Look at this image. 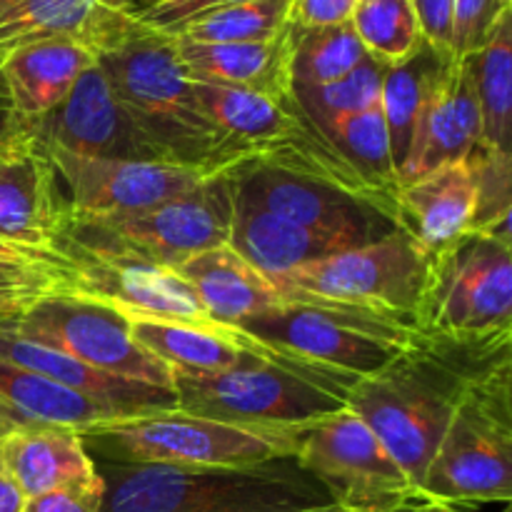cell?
Listing matches in <instances>:
<instances>
[{"mask_svg":"<svg viewBox=\"0 0 512 512\" xmlns=\"http://www.w3.org/2000/svg\"><path fill=\"white\" fill-rule=\"evenodd\" d=\"M103 478L83 480V483L55 488L38 498L25 500V512H100L103 508Z\"/></svg>","mask_w":512,"mask_h":512,"instance_id":"ab89813d","label":"cell"},{"mask_svg":"<svg viewBox=\"0 0 512 512\" xmlns=\"http://www.w3.org/2000/svg\"><path fill=\"white\" fill-rule=\"evenodd\" d=\"M478 185V205L470 233H483L488 238L512 245V153H503L480 140L468 155Z\"/></svg>","mask_w":512,"mask_h":512,"instance_id":"74e56055","label":"cell"},{"mask_svg":"<svg viewBox=\"0 0 512 512\" xmlns=\"http://www.w3.org/2000/svg\"><path fill=\"white\" fill-rule=\"evenodd\" d=\"M313 512H343L340 508H328V510H313Z\"/></svg>","mask_w":512,"mask_h":512,"instance_id":"c3c4849f","label":"cell"},{"mask_svg":"<svg viewBox=\"0 0 512 512\" xmlns=\"http://www.w3.org/2000/svg\"><path fill=\"white\" fill-rule=\"evenodd\" d=\"M133 418L110 405L95 403L35 370L0 360V438L35 425L85 430L105 420Z\"/></svg>","mask_w":512,"mask_h":512,"instance_id":"d4e9b609","label":"cell"},{"mask_svg":"<svg viewBox=\"0 0 512 512\" xmlns=\"http://www.w3.org/2000/svg\"><path fill=\"white\" fill-rule=\"evenodd\" d=\"M453 63L455 58L448 50L423 40L408 58L393 63L385 73L383 90H380V110H383L385 128H388L390 155H393V165L398 170V180L408 163L420 115H423L428 100L433 98L440 80L453 68Z\"/></svg>","mask_w":512,"mask_h":512,"instance_id":"83f0119b","label":"cell"},{"mask_svg":"<svg viewBox=\"0 0 512 512\" xmlns=\"http://www.w3.org/2000/svg\"><path fill=\"white\" fill-rule=\"evenodd\" d=\"M193 90L203 113L220 130L230 153L238 160V168L255 163L323 180L335 188L388 205L395 213V200L383 198L360 180L333 143L295 103L293 90L285 95H268L195 80Z\"/></svg>","mask_w":512,"mask_h":512,"instance_id":"8992f818","label":"cell"},{"mask_svg":"<svg viewBox=\"0 0 512 512\" xmlns=\"http://www.w3.org/2000/svg\"><path fill=\"white\" fill-rule=\"evenodd\" d=\"M238 328L290 358L353 380L383 370L420 338L405 318L303 295H283V303Z\"/></svg>","mask_w":512,"mask_h":512,"instance_id":"9c48e42d","label":"cell"},{"mask_svg":"<svg viewBox=\"0 0 512 512\" xmlns=\"http://www.w3.org/2000/svg\"><path fill=\"white\" fill-rule=\"evenodd\" d=\"M65 218L53 165L38 140L30 135L0 153V243L50 253Z\"/></svg>","mask_w":512,"mask_h":512,"instance_id":"ac0fdd59","label":"cell"},{"mask_svg":"<svg viewBox=\"0 0 512 512\" xmlns=\"http://www.w3.org/2000/svg\"><path fill=\"white\" fill-rule=\"evenodd\" d=\"M295 458L343 512H408L423 503L393 455L348 408L308 425Z\"/></svg>","mask_w":512,"mask_h":512,"instance_id":"7c38bea8","label":"cell"},{"mask_svg":"<svg viewBox=\"0 0 512 512\" xmlns=\"http://www.w3.org/2000/svg\"><path fill=\"white\" fill-rule=\"evenodd\" d=\"M0 360L20 365L25 370L45 375L95 403L110 405L128 415L160 413V410H175V395L170 390L153 388V385L138 383V380L118 378V375L100 373L70 355L55 348L33 343L23 335L13 333L0 325Z\"/></svg>","mask_w":512,"mask_h":512,"instance_id":"44dd1931","label":"cell"},{"mask_svg":"<svg viewBox=\"0 0 512 512\" xmlns=\"http://www.w3.org/2000/svg\"><path fill=\"white\" fill-rule=\"evenodd\" d=\"M100 3L113 10H120V13L130 15V18H143L150 10L163 8V5L173 3V0H100Z\"/></svg>","mask_w":512,"mask_h":512,"instance_id":"bcb514c9","label":"cell"},{"mask_svg":"<svg viewBox=\"0 0 512 512\" xmlns=\"http://www.w3.org/2000/svg\"><path fill=\"white\" fill-rule=\"evenodd\" d=\"M325 138L333 143V148L343 155L345 163L360 175V180L370 190L395 200L400 180L393 165V155H390L388 128H385L380 105L348 115L333 128L325 130Z\"/></svg>","mask_w":512,"mask_h":512,"instance_id":"d6a6232c","label":"cell"},{"mask_svg":"<svg viewBox=\"0 0 512 512\" xmlns=\"http://www.w3.org/2000/svg\"><path fill=\"white\" fill-rule=\"evenodd\" d=\"M173 370L175 410L245 428L305 430L348 408L355 380L265 345L238 368Z\"/></svg>","mask_w":512,"mask_h":512,"instance_id":"277c9868","label":"cell"},{"mask_svg":"<svg viewBox=\"0 0 512 512\" xmlns=\"http://www.w3.org/2000/svg\"><path fill=\"white\" fill-rule=\"evenodd\" d=\"M430 255L418 240L398 228L388 238L340 250L268 280L280 295H303L413 323Z\"/></svg>","mask_w":512,"mask_h":512,"instance_id":"8fae6325","label":"cell"},{"mask_svg":"<svg viewBox=\"0 0 512 512\" xmlns=\"http://www.w3.org/2000/svg\"><path fill=\"white\" fill-rule=\"evenodd\" d=\"M423 28V38L450 53V30H453V0H410ZM453 55V53H450Z\"/></svg>","mask_w":512,"mask_h":512,"instance_id":"7bdbcfd3","label":"cell"},{"mask_svg":"<svg viewBox=\"0 0 512 512\" xmlns=\"http://www.w3.org/2000/svg\"><path fill=\"white\" fill-rule=\"evenodd\" d=\"M510 345L512 340L455 343L420 335L383 370L355 380L345 403L420 493L425 470L463 393L480 375L512 360Z\"/></svg>","mask_w":512,"mask_h":512,"instance_id":"7a4b0ae2","label":"cell"},{"mask_svg":"<svg viewBox=\"0 0 512 512\" xmlns=\"http://www.w3.org/2000/svg\"><path fill=\"white\" fill-rule=\"evenodd\" d=\"M68 258L73 270L75 298L93 300L118 310L128 320H150V323L188 325V328L218 330L225 325L215 323L198 295L178 275V270L155 268V265L105 263L80 253L58 250Z\"/></svg>","mask_w":512,"mask_h":512,"instance_id":"e0dca14e","label":"cell"},{"mask_svg":"<svg viewBox=\"0 0 512 512\" xmlns=\"http://www.w3.org/2000/svg\"><path fill=\"white\" fill-rule=\"evenodd\" d=\"M475 205L478 185L473 165L465 158L400 183L395 193V218L400 230L418 240L428 253H435L470 233Z\"/></svg>","mask_w":512,"mask_h":512,"instance_id":"ffe728a7","label":"cell"},{"mask_svg":"<svg viewBox=\"0 0 512 512\" xmlns=\"http://www.w3.org/2000/svg\"><path fill=\"white\" fill-rule=\"evenodd\" d=\"M290 25V0H238L183 25L173 38L195 43H260Z\"/></svg>","mask_w":512,"mask_h":512,"instance_id":"d590c367","label":"cell"},{"mask_svg":"<svg viewBox=\"0 0 512 512\" xmlns=\"http://www.w3.org/2000/svg\"><path fill=\"white\" fill-rule=\"evenodd\" d=\"M478 90L483 143L512 153V10L498 20L490 38L465 58Z\"/></svg>","mask_w":512,"mask_h":512,"instance_id":"4dcf8cb0","label":"cell"},{"mask_svg":"<svg viewBox=\"0 0 512 512\" xmlns=\"http://www.w3.org/2000/svg\"><path fill=\"white\" fill-rule=\"evenodd\" d=\"M180 63L195 83L228 85L285 95L293 90L290 80V25L278 38L260 43H195L175 38Z\"/></svg>","mask_w":512,"mask_h":512,"instance_id":"cb8c5ba5","label":"cell"},{"mask_svg":"<svg viewBox=\"0 0 512 512\" xmlns=\"http://www.w3.org/2000/svg\"><path fill=\"white\" fill-rule=\"evenodd\" d=\"M360 0H290V25L295 28H333L353 20Z\"/></svg>","mask_w":512,"mask_h":512,"instance_id":"60d3db41","label":"cell"},{"mask_svg":"<svg viewBox=\"0 0 512 512\" xmlns=\"http://www.w3.org/2000/svg\"><path fill=\"white\" fill-rule=\"evenodd\" d=\"M413 323L425 338L512 340V245L465 233L435 250Z\"/></svg>","mask_w":512,"mask_h":512,"instance_id":"30bf717a","label":"cell"},{"mask_svg":"<svg viewBox=\"0 0 512 512\" xmlns=\"http://www.w3.org/2000/svg\"><path fill=\"white\" fill-rule=\"evenodd\" d=\"M480 140H483V120H480L478 90H475L470 63L460 58L440 80L420 115L400 183H408L445 163L465 160Z\"/></svg>","mask_w":512,"mask_h":512,"instance_id":"d6986e66","label":"cell"},{"mask_svg":"<svg viewBox=\"0 0 512 512\" xmlns=\"http://www.w3.org/2000/svg\"><path fill=\"white\" fill-rule=\"evenodd\" d=\"M408 512H460L455 505H445V503H435V500H423L415 508H410Z\"/></svg>","mask_w":512,"mask_h":512,"instance_id":"7dc6e473","label":"cell"},{"mask_svg":"<svg viewBox=\"0 0 512 512\" xmlns=\"http://www.w3.org/2000/svg\"><path fill=\"white\" fill-rule=\"evenodd\" d=\"M30 135L38 143L83 158L163 160L125 113L98 63L80 75L73 90L50 113L30 123Z\"/></svg>","mask_w":512,"mask_h":512,"instance_id":"2e32d148","label":"cell"},{"mask_svg":"<svg viewBox=\"0 0 512 512\" xmlns=\"http://www.w3.org/2000/svg\"><path fill=\"white\" fill-rule=\"evenodd\" d=\"M98 8L100 0H0V53L45 38L85 43Z\"/></svg>","mask_w":512,"mask_h":512,"instance_id":"1f68e13d","label":"cell"},{"mask_svg":"<svg viewBox=\"0 0 512 512\" xmlns=\"http://www.w3.org/2000/svg\"><path fill=\"white\" fill-rule=\"evenodd\" d=\"M25 138H30V128L20 118L13 105V98H10V90L3 73V53H0V153L15 148Z\"/></svg>","mask_w":512,"mask_h":512,"instance_id":"ee69618b","label":"cell"},{"mask_svg":"<svg viewBox=\"0 0 512 512\" xmlns=\"http://www.w3.org/2000/svg\"><path fill=\"white\" fill-rule=\"evenodd\" d=\"M503 512H512V508H510V505H505V508H503Z\"/></svg>","mask_w":512,"mask_h":512,"instance_id":"681fc988","label":"cell"},{"mask_svg":"<svg viewBox=\"0 0 512 512\" xmlns=\"http://www.w3.org/2000/svg\"><path fill=\"white\" fill-rule=\"evenodd\" d=\"M103 478L100 512H313L333 495L295 455L245 468L95 463Z\"/></svg>","mask_w":512,"mask_h":512,"instance_id":"3957f363","label":"cell"},{"mask_svg":"<svg viewBox=\"0 0 512 512\" xmlns=\"http://www.w3.org/2000/svg\"><path fill=\"white\" fill-rule=\"evenodd\" d=\"M423 500L510 503L512 500V360L468 385L433 460Z\"/></svg>","mask_w":512,"mask_h":512,"instance_id":"ba28073f","label":"cell"},{"mask_svg":"<svg viewBox=\"0 0 512 512\" xmlns=\"http://www.w3.org/2000/svg\"><path fill=\"white\" fill-rule=\"evenodd\" d=\"M85 45L160 158L205 175L238 168L225 138L195 98L173 35L100 3Z\"/></svg>","mask_w":512,"mask_h":512,"instance_id":"6da1fadb","label":"cell"},{"mask_svg":"<svg viewBox=\"0 0 512 512\" xmlns=\"http://www.w3.org/2000/svg\"><path fill=\"white\" fill-rule=\"evenodd\" d=\"M368 50L353 25L295 28L290 25V80L293 85H328L348 75Z\"/></svg>","mask_w":512,"mask_h":512,"instance_id":"836d02e7","label":"cell"},{"mask_svg":"<svg viewBox=\"0 0 512 512\" xmlns=\"http://www.w3.org/2000/svg\"><path fill=\"white\" fill-rule=\"evenodd\" d=\"M93 63L88 45L75 38L33 40L3 53L5 83L28 128L50 113Z\"/></svg>","mask_w":512,"mask_h":512,"instance_id":"7402d4cb","label":"cell"},{"mask_svg":"<svg viewBox=\"0 0 512 512\" xmlns=\"http://www.w3.org/2000/svg\"><path fill=\"white\" fill-rule=\"evenodd\" d=\"M0 512H25V495L0 463Z\"/></svg>","mask_w":512,"mask_h":512,"instance_id":"f6af8a7d","label":"cell"},{"mask_svg":"<svg viewBox=\"0 0 512 512\" xmlns=\"http://www.w3.org/2000/svg\"><path fill=\"white\" fill-rule=\"evenodd\" d=\"M235 218L233 170L205 178L173 200L108 218H65L55 250L105 263L180 268L205 250L230 243Z\"/></svg>","mask_w":512,"mask_h":512,"instance_id":"5b68a950","label":"cell"},{"mask_svg":"<svg viewBox=\"0 0 512 512\" xmlns=\"http://www.w3.org/2000/svg\"><path fill=\"white\" fill-rule=\"evenodd\" d=\"M175 270L198 295L205 313L220 325L238 328L245 320L283 303L278 288L230 245L193 255Z\"/></svg>","mask_w":512,"mask_h":512,"instance_id":"484cf974","label":"cell"},{"mask_svg":"<svg viewBox=\"0 0 512 512\" xmlns=\"http://www.w3.org/2000/svg\"><path fill=\"white\" fill-rule=\"evenodd\" d=\"M130 333L135 343L143 345L148 353L163 360L170 368L200 370V373H218V370L238 368L253 353L265 348V343L240 328L205 330L188 325L150 323V320H130Z\"/></svg>","mask_w":512,"mask_h":512,"instance_id":"f1b7e54d","label":"cell"},{"mask_svg":"<svg viewBox=\"0 0 512 512\" xmlns=\"http://www.w3.org/2000/svg\"><path fill=\"white\" fill-rule=\"evenodd\" d=\"M303 430L245 428L180 410L105 420L80 430L95 463L245 468L295 455Z\"/></svg>","mask_w":512,"mask_h":512,"instance_id":"52a82bcc","label":"cell"},{"mask_svg":"<svg viewBox=\"0 0 512 512\" xmlns=\"http://www.w3.org/2000/svg\"><path fill=\"white\" fill-rule=\"evenodd\" d=\"M0 463L25 500L98 475L80 430L63 425H35L3 435Z\"/></svg>","mask_w":512,"mask_h":512,"instance_id":"603a6c76","label":"cell"},{"mask_svg":"<svg viewBox=\"0 0 512 512\" xmlns=\"http://www.w3.org/2000/svg\"><path fill=\"white\" fill-rule=\"evenodd\" d=\"M38 145L53 165L68 218L138 213L178 198L210 178L203 170L165 160L83 158L55 145Z\"/></svg>","mask_w":512,"mask_h":512,"instance_id":"9a60e30c","label":"cell"},{"mask_svg":"<svg viewBox=\"0 0 512 512\" xmlns=\"http://www.w3.org/2000/svg\"><path fill=\"white\" fill-rule=\"evenodd\" d=\"M58 298H75L73 270L63 253L0 243V323H15Z\"/></svg>","mask_w":512,"mask_h":512,"instance_id":"f546056e","label":"cell"},{"mask_svg":"<svg viewBox=\"0 0 512 512\" xmlns=\"http://www.w3.org/2000/svg\"><path fill=\"white\" fill-rule=\"evenodd\" d=\"M230 248L248 260L265 278L290 273L300 265L315 263L328 255L348 250L338 238L310 230L293 220L260 210L235 195V218L230 233Z\"/></svg>","mask_w":512,"mask_h":512,"instance_id":"4316f807","label":"cell"},{"mask_svg":"<svg viewBox=\"0 0 512 512\" xmlns=\"http://www.w3.org/2000/svg\"><path fill=\"white\" fill-rule=\"evenodd\" d=\"M33 343L55 348L100 373L138 380L173 393V370L135 343L130 320L108 305L58 298L38 305L15 323H0Z\"/></svg>","mask_w":512,"mask_h":512,"instance_id":"4fadbf2b","label":"cell"},{"mask_svg":"<svg viewBox=\"0 0 512 512\" xmlns=\"http://www.w3.org/2000/svg\"><path fill=\"white\" fill-rule=\"evenodd\" d=\"M350 25L363 48L388 65L408 58L425 40L410 0H360Z\"/></svg>","mask_w":512,"mask_h":512,"instance_id":"8d00e7d4","label":"cell"},{"mask_svg":"<svg viewBox=\"0 0 512 512\" xmlns=\"http://www.w3.org/2000/svg\"><path fill=\"white\" fill-rule=\"evenodd\" d=\"M233 178L235 195L240 200L338 238L348 248L375 243L398 230V220L388 205L348 193L323 180L255 163L235 168Z\"/></svg>","mask_w":512,"mask_h":512,"instance_id":"5bb4252c","label":"cell"},{"mask_svg":"<svg viewBox=\"0 0 512 512\" xmlns=\"http://www.w3.org/2000/svg\"><path fill=\"white\" fill-rule=\"evenodd\" d=\"M233 3H238V0H173V3L163 5V8L150 10L148 15H143V18L138 20H143L150 28L175 35L183 25L193 23V20L203 18V15L208 13H215V10Z\"/></svg>","mask_w":512,"mask_h":512,"instance_id":"b9f144b4","label":"cell"},{"mask_svg":"<svg viewBox=\"0 0 512 512\" xmlns=\"http://www.w3.org/2000/svg\"><path fill=\"white\" fill-rule=\"evenodd\" d=\"M508 10H512V0H453V30H450L453 58L460 60L475 53Z\"/></svg>","mask_w":512,"mask_h":512,"instance_id":"f35d334b","label":"cell"},{"mask_svg":"<svg viewBox=\"0 0 512 512\" xmlns=\"http://www.w3.org/2000/svg\"><path fill=\"white\" fill-rule=\"evenodd\" d=\"M390 65L378 60L375 55H365L348 75L328 85H293L295 103L303 108V113L313 120L315 128L325 135V130L333 128L343 118L380 105V90L383 78Z\"/></svg>","mask_w":512,"mask_h":512,"instance_id":"e575fe53","label":"cell"}]
</instances>
